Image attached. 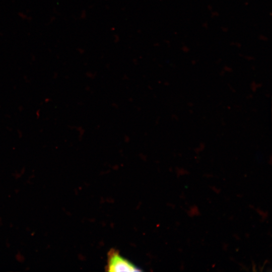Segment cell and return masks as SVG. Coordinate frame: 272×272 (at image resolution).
<instances>
[{
    "label": "cell",
    "mask_w": 272,
    "mask_h": 272,
    "mask_svg": "<svg viewBox=\"0 0 272 272\" xmlns=\"http://www.w3.org/2000/svg\"><path fill=\"white\" fill-rule=\"evenodd\" d=\"M106 268L107 271L113 272L142 271L114 249H111L108 253Z\"/></svg>",
    "instance_id": "1"
}]
</instances>
